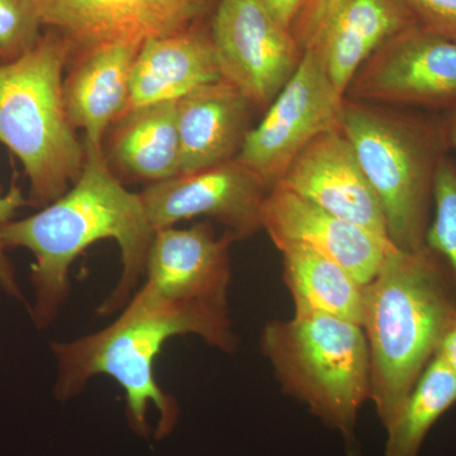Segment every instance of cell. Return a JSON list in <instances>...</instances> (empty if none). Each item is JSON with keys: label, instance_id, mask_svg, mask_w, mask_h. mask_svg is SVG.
<instances>
[{"label": "cell", "instance_id": "6", "mask_svg": "<svg viewBox=\"0 0 456 456\" xmlns=\"http://www.w3.org/2000/svg\"><path fill=\"white\" fill-rule=\"evenodd\" d=\"M261 347L284 391L354 443L360 407L370 398L364 329L329 314H296L268 323Z\"/></svg>", "mask_w": 456, "mask_h": 456}, {"label": "cell", "instance_id": "7", "mask_svg": "<svg viewBox=\"0 0 456 456\" xmlns=\"http://www.w3.org/2000/svg\"><path fill=\"white\" fill-rule=\"evenodd\" d=\"M344 103L316 50L305 49L265 116L246 134L237 160L272 188L312 141L342 128Z\"/></svg>", "mask_w": 456, "mask_h": 456}, {"label": "cell", "instance_id": "9", "mask_svg": "<svg viewBox=\"0 0 456 456\" xmlns=\"http://www.w3.org/2000/svg\"><path fill=\"white\" fill-rule=\"evenodd\" d=\"M209 33L222 77L254 107L270 106L303 55L292 31L261 0H218Z\"/></svg>", "mask_w": 456, "mask_h": 456}, {"label": "cell", "instance_id": "4", "mask_svg": "<svg viewBox=\"0 0 456 456\" xmlns=\"http://www.w3.org/2000/svg\"><path fill=\"white\" fill-rule=\"evenodd\" d=\"M74 46L56 29L0 65V143L22 164L29 206L46 207L82 174L86 151L66 113L64 73Z\"/></svg>", "mask_w": 456, "mask_h": 456}, {"label": "cell", "instance_id": "23", "mask_svg": "<svg viewBox=\"0 0 456 456\" xmlns=\"http://www.w3.org/2000/svg\"><path fill=\"white\" fill-rule=\"evenodd\" d=\"M44 27L42 0H0V65L31 51Z\"/></svg>", "mask_w": 456, "mask_h": 456}, {"label": "cell", "instance_id": "18", "mask_svg": "<svg viewBox=\"0 0 456 456\" xmlns=\"http://www.w3.org/2000/svg\"><path fill=\"white\" fill-rule=\"evenodd\" d=\"M415 18L402 0H338L314 49L340 94H346L359 69L387 41L411 27Z\"/></svg>", "mask_w": 456, "mask_h": 456}, {"label": "cell", "instance_id": "24", "mask_svg": "<svg viewBox=\"0 0 456 456\" xmlns=\"http://www.w3.org/2000/svg\"><path fill=\"white\" fill-rule=\"evenodd\" d=\"M26 206H29L28 197L25 196L20 185H12L7 193H3L0 189V228L14 220L17 212ZM0 289L11 298L20 302L25 301L22 288L18 283L16 270L9 259L7 248L3 244L2 236H0Z\"/></svg>", "mask_w": 456, "mask_h": 456}, {"label": "cell", "instance_id": "13", "mask_svg": "<svg viewBox=\"0 0 456 456\" xmlns=\"http://www.w3.org/2000/svg\"><path fill=\"white\" fill-rule=\"evenodd\" d=\"M277 184L391 242L378 198L342 128L312 141Z\"/></svg>", "mask_w": 456, "mask_h": 456}, {"label": "cell", "instance_id": "3", "mask_svg": "<svg viewBox=\"0 0 456 456\" xmlns=\"http://www.w3.org/2000/svg\"><path fill=\"white\" fill-rule=\"evenodd\" d=\"M455 322L456 284L446 261L428 246L392 248L364 287L362 318L370 399L386 430Z\"/></svg>", "mask_w": 456, "mask_h": 456}, {"label": "cell", "instance_id": "10", "mask_svg": "<svg viewBox=\"0 0 456 456\" xmlns=\"http://www.w3.org/2000/svg\"><path fill=\"white\" fill-rule=\"evenodd\" d=\"M269 189L235 158L208 169L151 183L141 197L154 231L209 217L242 239L261 228V207Z\"/></svg>", "mask_w": 456, "mask_h": 456}, {"label": "cell", "instance_id": "12", "mask_svg": "<svg viewBox=\"0 0 456 456\" xmlns=\"http://www.w3.org/2000/svg\"><path fill=\"white\" fill-rule=\"evenodd\" d=\"M261 228L279 250L302 248L314 251L338 264L362 287L373 281L386 255L395 248L281 184L273 185L264 200Z\"/></svg>", "mask_w": 456, "mask_h": 456}, {"label": "cell", "instance_id": "25", "mask_svg": "<svg viewBox=\"0 0 456 456\" xmlns=\"http://www.w3.org/2000/svg\"><path fill=\"white\" fill-rule=\"evenodd\" d=\"M425 31L456 42V0H402Z\"/></svg>", "mask_w": 456, "mask_h": 456}, {"label": "cell", "instance_id": "14", "mask_svg": "<svg viewBox=\"0 0 456 456\" xmlns=\"http://www.w3.org/2000/svg\"><path fill=\"white\" fill-rule=\"evenodd\" d=\"M231 232L216 236L211 224L155 231L146 257L145 283L167 298L227 308Z\"/></svg>", "mask_w": 456, "mask_h": 456}, {"label": "cell", "instance_id": "19", "mask_svg": "<svg viewBox=\"0 0 456 456\" xmlns=\"http://www.w3.org/2000/svg\"><path fill=\"white\" fill-rule=\"evenodd\" d=\"M108 163L134 178L163 182L180 174L176 102L132 108L116 122Z\"/></svg>", "mask_w": 456, "mask_h": 456}, {"label": "cell", "instance_id": "27", "mask_svg": "<svg viewBox=\"0 0 456 456\" xmlns=\"http://www.w3.org/2000/svg\"><path fill=\"white\" fill-rule=\"evenodd\" d=\"M261 2L281 26L292 31L305 0H261Z\"/></svg>", "mask_w": 456, "mask_h": 456}, {"label": "cell", "instance_id": "17", "mask_svg": "<svg viewBox=\"0 0 456 456\" xmlns=\"http://www.w3.org/2000/svg\"><path fill=\"white\" fill-rule=\"evenodd\" d=\"M222 77L211 33L193 26L146 40L132 68L128 110L178 102Z\"/></svg>", "mask_w": 456, "mask_h": 456}, {"label": "cell", "instance_id": "21", "mask_svg": "<svg viewBox=\"0 0 456 456\" xmlns=\"http://www.w3.org/2000/svg\"><path fill=\"white\" fill-rule=\"evenodd\" d=\"M455 403L456 375L435 356L387 428L386 456H419L426 435Z\"/></svg>", "mask_w": 456, "mask_h": 456}, {"label": "cell", "instance_id": "29", "mask_svg": "<svg viewBox=\"0 0 456 456\" xmlns=\"http://www.w3.org/2000/svg\"><path fill=\"white\" fill-rule=\"evenodd\" d=\"M450 149L456 150V108L441 114Z\"/></svg>", "mask_w": 456, "mask_h": 456}, {"label": "cell", "instance_id": "28", "mask_svg": "<svg viewBox=\"0 0 456 456\" xmlns=\"http://www.w3.org/2000/svg\"><path fill=\"white\" fill-rule=\"evenodd\" d=\"M436 356L456 375V322L441 342Z\"/></svg>", "mask_w": 456, "mask_h": 456}, {"label": "cell", "instance_id": "16", "mask_svg": "<svg viewBox=\"0 0 456 456\" xmlns=\"http://www.w3.org/2000/svg\"><path fill=\"white\" fill-rule=\"evenodd\" d=\"M254 104L221 79L176 102L180 174L196 173L235 159L250 128Z\"/></svg>", "mask_w": 456, "mask_h": 456}, {"label": "cell", "instance_id": "26", "mask_svg": "<svg viewBox=\"0 0 456 456\" xmlns=\"http://www.w3.org/2000/svg\"><path fill=\"white\" fill-rule=\"evenodd\" d=\"M338 2V0H305L292 29L302 51L314 44Z\"/></svg>", "mask_w": 456, "mask_h": 456}, {"label": "cell", "instance_id": "1", "mask_svg": "<svg viewBox=\"0 0 456 456\" xmlns=\"http://www.w3.org/2000/svg\"><path fill=\"white\" fill-rule=\"evenodd\" d=\"M141 193H132L110 170L106 154L86 152L82 174L55 202L0 228L5 248L31 251L35 296L31 318L38 330L53 325L70 293L71 265L89 246L112 239L121 251L122 273L98 314L122 310L145 277L154 237Z\"/></svg>", "mask_w": 456, "mask_h": 456}, {"label": "cell", "instance_id": "2", "mask_svg": "<svg viewBox=\"0 0 456 456\" xmlns=\"http://www.w3.org/2000/svg\"><path fill=\"white\" fill-rule=\"evenodd\" d=\"M196 335L209 346L233 353L237 346L227 308L167 298L143 283L121 314L94 334L69 342H51L56 360L53 395L66 402L80 395L97 375L113 378L125 389L128 425L149 437L150 406L159 413L155 439L170 435L179 419V406L155 379V359L165 342L175 336Z\"/></svg>", "mask_w": 456, "mask_h": 456}, {"label": "cell", "instance_id": "5", "mask_svg": "<svg viewBox=\"0 0 456 456\" xmlns=\"http://www.w3.org/2000/svg\"><path fill=\"white\" fill-rule=\"evenodd\" d=\"M342 131L378 198L392 244L407 253L425 248L435 179L450 150L441 116L345 98Z\"/></svg>", "mask_w": 456, "mask_h": 456}, {"label": "cell", "instance_id": "11", "mask_svg": "<svg viewBox=\"0 0 456 456\" xmlns=\"http://www.w3.org/2000/svg\"><path fill=\"white\" fill-rule=\"evenodd\" d=\"M212 0H42L45 27L75 51L107 44H143L196 26Z\"/></svg>", "mask_w": 456, "mask_h": 456}, {"label": "cell", "instance_id": "20", "mask_svg": "<svg viewBox=\"0 0 456 456\" xmlns=\"http://www.w3.org/2000/svg\"><path fill=\"white\" fill-rule=\"evenodd\" d=\"M281 253L296 314H329L362 327L364 287L346 270L307 248H288Z\"/></svg>", "mask_w": 456, "mask_h": 456}, {"label": "cell", "instance_id": "15", "mask_svg": "<svg viewBox=\"0 0 456 456\" xmlns=\"http://www.w3.org/2000/svg\"><path fill=\"white\" fill-rule=\"evenodd\" d=\"M142 44H107L77 53L64 79L66 113L86 134V152H103L108 128L127 112L132 68Z\"/></svg>", "mask_w": 456, "mask_h": 456}, {"label": "cell", "instance_id": "22", "mask_svg": "<svg viewBox=\"0 0 456 456\" xmlns=\"http://www.w3.org/2000/svg\"><path fill=\"white\" fill-rule=\"evenodd\" d=\"M432 208L426 244L446 261L456 284V161L449 155L437 169Z\"/></svg>", "mask_w": 456, "mask_h": 456}, {"label": "cell", "instance_id": "8", "mask_svg": "<svg viewBox=\"0 0 456 456\" xmlns=\"http://www.w3.org/2000/svg\"><path fill=\"white\" fill-rule=\"evenodd\" d=\"M345 98L448 112L456 108V42L419 26L382 45L351 80Z\"/></svg>", "mask_w": 456, "mask_h": 456}]
</instances>
